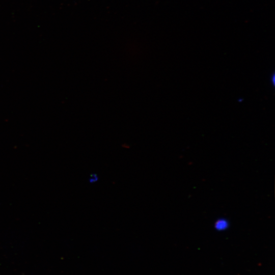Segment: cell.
Returning <instances> with one entry per match:
<instances>
[{
  "instance_id": "obj_1",
  "label": "cell",
  "mask_w": 275,
  "mask_h": 275,
  "mask_svg": "<svg viewBox=\"0 0 275 275\" xmlns=\"http://www.w3.org/2000/svg\"><path fill=\"white\" fill-rule=\"evenodd\" d=\"M228 227V223L226 220L219 219L218 220L215 224V228L218 230H223L226 229Z\"/></svg>"
},
{
  "instance_id": "obj_2",
  "label": "cell",
  "mask_w": 275,
  "mask_h": 275,
  "mask_svg": "<svg viewBox=\"0 0 275 275\" xmlns=\"http://www.w3.org/2000/svg\"><path fill=\"white\" fill-rule=\"evenodd\" d=\"M98 180V177L96 174H92L89 178V181L91 183L96 182Z\"/></svg>"
}]
</instances>
